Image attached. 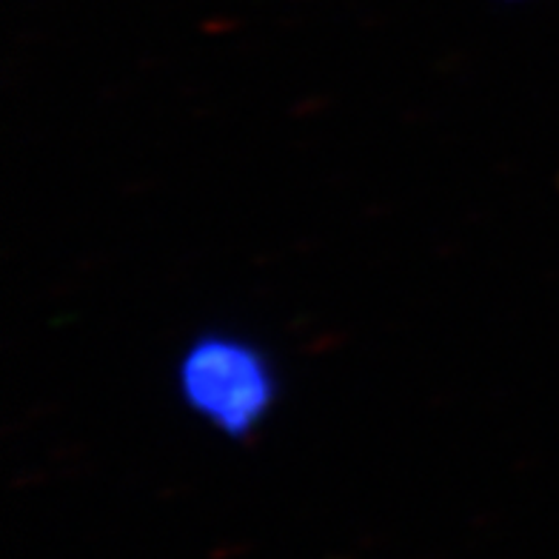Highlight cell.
<instances>
[{"label": "cell", "instance_id": "cell-1", "mask_svg": "<svg viewBox=\"0 0 559 559\" xmlns=\"http://www.w3.org/2000/svg\"><path fill=\"white\" fill-rule=\"evenodd\" d=\"M177 394L194 417L243 442L269 423L280 400L272 354L235 332H200L177 360Z\"/></svg>", "mask_w": 559, "mask_h": 559}]
</instances>
